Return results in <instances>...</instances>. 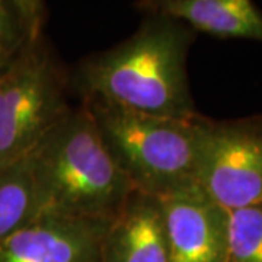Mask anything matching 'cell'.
Instances as JSON below:
<instances>
[{
    "instance_id": "1",
    "label": "cell",
    "mask_w": 262,
    "mask_h": 262,
    "mask_svg": "<svg viewBox=\"0 0 262 262\" xmlns=\"http://www.w3.org/2000/svg\"><path fill=\"white\" fill-rule=\"evenodd\" d=\"M194 35L185 24L153 13L130 38L82 64L84 96L151 117L195 118L187 75Z\"/></svg>"
},
{
    "instance_id": "2",
    "label": "cell",
    "mask_w": 262,
    "mask_h": 262,
    "mask_svg": "<svg viewBox=\"0 0 262 262\" xmlns=\"http://www.w3.org/2000/svg\"><path fill=\"white\" fill-rule=\"evenodd\" d=\"M38 215L113 223L134 189L82 105L31 151Z\"/></svg>"
},
{
    "instance_id": "3",
    "label": "cell",
    "mask_w": 262,
    "mask_h": 262,
    "mask_svg": "<svg viewBox=\"0 0 262 262\" xmlns=\"http://www.w3.org/2000/svg\"><path fill=\"white\" fill-rule=\"evenodd\" d=\"M98 130L136 192L162 198L196 184L200 114L172 120L84 96Z\"/></svg>"
},
{
    "instance_id": "4",
    "label": "cell",
    "mask_w": 262,
    "mask_h": 262,
    "mask_svg": "<svg viewBox=\"0 0 262 262\" xmlns=\"http://www.w3.org/2000/svg\"><path fill=\"white\" fill-rule=\"evenodd\" d=\"M70 110L64 75L41 34L0 73V169L28 156Z\"/></svg>"
},
{
    "instance_id": "5",
    "label": "cell",
    "mask_w": 262,
    "mask_h": 262,
    "mask_svg": "<svg viewBox=\"0 0 262 262\" xmlns=\"http://www.w3.org/2000/svg\"><path fill=\"white\" fill-rule=\"evenodd\" d=\"M196 184L227 211L262 201V115L198 118Z\"/></svg>"
},
{
    "instance_id": "6",
    "label": "cell",
    "mask_w": 262,
    "mask_h": 262,
    "mask_svg": "<svg viewBox=\"0 0 262 262\" xmlns=\"http://www.w3.org/2000/svg\"><path fill=\"white\" fill-rule=\"evenodd\" d=\"M169 262H226L229 211L198 187L158 198Z\"/></svg>"
},
{
    "instance_id": "7",
    "label": "cell",
    "mask_w": 262,
    "mask_h": 262,
    "mask_svg": "<svg viewBox=\"0 0 262 262\" xmlns=\"http://www.w3.org/2000/svg\"><path fill=\"white\" fill-rule=\"evenodd\" d=\"M110 225L39 214L0 244V262H102Z\"/></svg>"
},
{
    "instance_id": "8",
    "label": "cell",
    "mask_w": 262,
    "mask_h": 262,
    "mask_svg": "<svg viewBox=\"0 0 262 262\" xmlns=\"http://www.w3.org/2000/svg\"><path fill=\"white\" fill-rule=\"evenodd\" d=\"M102 262H169L168 237L156 198L133 192L106 230Z\"/></svg>"
},
{
    "instance_id": "9",
    "label": "cell",
    "mask_w": 262,
    "mask_h": 262,
    "mask_svg": "<svg viewBox=\"0 0 262 262\" xmlns=\"http://www.w3.org/2000/svg\"><path fill=\"white\" fill-rule=\"evenodd\" d=\"M144 9L219 38L262 42V10L251 0H159L144 2Z\"/></svg>"
},
{
    "instance_id": "10",
    "label": "cell",
    "mask_w": 262,
    "mask_h": 262,
    "mask_svg": "<svg viewBox=\"0 0 262 262\" xmlns=\"http://www.w3.org/2000/svg\"><path fill=\"white\" fill-rule=\"evenodd\" d=\"M38 215L31 153L0 169V244Z\"/></svg>"
},
{
    "instance_id": "11",
    "label": "cell",
    "mask_w": 262,
    "mask_h": 262,
    "mask_svg": "<svg viewBox=\"0 0 262 262\" xmlns=\"http://www.w3.org/2000/svg\"><path fill=\"white\" fill-rule=\"evenodd\" d=\"M44 12L38 0H0V44L20 51L42 34Z\"/></svg>"
},
{
    "instance_id": "12",
    "label": "cell",
    "mask_w": 262,
    "mask_h": 262,
    "mask_svg": "<svg viewBox=\"0 0 262 262\" xmlns=\"http://www.w3.org/2000/svg\"><path fill=\"white\" fill-rule=\"evenodd\" d=\"M226 262H262V201L229 211Z\"/></svg>"
},
{
    "instance_id": "13",
    "label": "cell",
    "mask_w": 262,
    "mask_h": 262,
    "mask_svg": "<svg viewBox=\"0 0 262 262\" xmlns=\"http://www.w3.org/2000/svg\"><path fill=\"white\" fill-rule=\"evenodd\" d=\"M18 53H16V51H12L10 48L5 47V46L0 44V73L9 66L10 61L13 60V57L16 56Z\"/></svg>"
}]
</instances>
